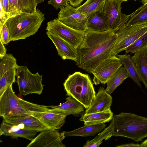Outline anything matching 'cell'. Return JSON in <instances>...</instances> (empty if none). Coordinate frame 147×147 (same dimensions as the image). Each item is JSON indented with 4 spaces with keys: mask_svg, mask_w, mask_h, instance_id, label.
<instances>
[{
    "mask_svg": "<svg viewBox=\"0 0 147 147\" xmlns=\"http://www.w3.org/2000/svg\"><path fill=\"white\" fill-rule=\"evenodd\" d=\"M37 5L36 0H18L19 12L32 13L36 10Z\"/></svg>",
    "mask_w": 147,
    "mask_h": 147,
    "instance_id": "obj_31",
    "label": "cell"
},
{
    "mask_svg": "<svg viewBox=\"0 0 147 147\" xmlns=\"http://www.w3.org/2000/svg\"><path fill=\"white\" fill-rule=\"evenodd\" d=\"M7 50L4 45L0 40V59H2L6 53Z\"/></svg>",
    "mask_w": 147,
    "mask_h": 147,
    "instance_id": "obj_37",
    "label": "cell"
},
{
    "mask_svg": "<svg viewBox=\"0 0 147 147\" xmlns=\"http://www.w3.org/2000/svg\"><path fill=\"white\" fill-rule=\"evenodd\" d=\"M132 57L140 80L147 89V47L135 53Z\"/></svg>",
    "mask_w": 147,
    "mask_h": 147,
    "instance_id": "obj_20",
    "label": "cell"
},
{
    "mask_svg": "<svg viewBox=\"0 0 147 147\" xmlns=\"http://www.w3.org/2000/svg\"><path fill=\"white\" fill-rule=\"evenodd\" d=\"M147 32V24L142 25L124 26L115 33L117 38L112 49L111 56H116L138 38Z\"/></svg>",
    "mask_w": 147,
    "mask_h": 147,
    "instance_id": "obj_7",
    "label": "cell"
},
{
    "mask_svg": "<svg viewBox=\"0 0 147 147\" xmlns=\"http://www.w3.org/2000/svg\"><path fill=\"white\" fill-rule=\"evenodd\" d=\"M113 113L110 109L102 112L84 114L80 120L83 121L84 125H89L109 122L113 119Z\"/></svg>",
    "mask_w": 147,
    "mask_h": 147,
    "instance_id": "obj_22",
    "label": "cell"
},
{
    "mask_svg": "<svg viewBox=\"0 0 147 147\" xmlns=\"http://www.w3.org/2000/svg\"><path fill=\"white\" fill-rule=\"evenodd\" d=\"M147 47V32L138 38L125 50V54L135 53Z\"/></svg>",
    "mask_w": 147,
    "mask_h": 147,
    "instance_id": "obj_30",
    "label": "cell"
},
{
    "mask_svg": "<svg viewBox=\"0 0 147 147\" xmlns=\"http://www.w3.org/2000/svg\"><path fill=\"white\" fill-rule=\"evenodd\" d=\"M0 40L4 45L7 44L11 41L8 28L5 23L0 24Z\"/></svg>",
    "mask_w": 147,
    "mask_h": 147,
    "instance_id": "obj_34",
    "label": "cell"
},
{
    "mask_svg": "<svg viewBox=\"0 0 147 147\" xmlns=\"http://www.w3.org/2000/svg\"><path fill=\"white\" fill-rule=\"evenodd\" d=\"M31 115L9 86L0 97V116L4 119H13Z\"/></svg>",
    "mask_w": 147,
    "mask_h": 147,
    "instance_id": "obj_5",
    "label": "cell"
},
{
    "mask_svg": "<svg viewBox=\"0 0 147 147\" xmlns=\"http://www.w3.org/2000/svg\"><path fill=\"white\" fill-rule=\"evenodd\" d=\"M63 85L66 95L76 99L86 109L89 107L96 94L88 74L76 72L69 75Z\"/></svg>",
    "mask_w": 147,
    "mask_h": 147,
    "instance_id": "obj_4",
    "label": "cell"
},
{
    "mask_svg": "<svg viewBox=\"0 0 147 147\" xmlns=\"http://www.w3.org/2000/svg\"><path fill=\"white\" fill-rule=\"evenodd\" d=\"M112 122L113 135L131 139L138 142L147 137V117L122 112L114 116Z\"/></svg>",
    "mask_w": 147,
    "mask_h": 147,
    "instance_id": "obj_2",
    "label": "cell"
},
{
    "mask_svg": "<svg viewBox=\"0 0 147 147\" xmlns=\"http://www.w3.org/2000/svg\"><path fill=\"white\" fill-rule=\"evenodd\" d=\"M87 30L103 32L109 30L108 23L103 11L96 12L88 18Z\"/></svg>",
    "mask_w": 147,
    "mask_h": 147,
    "instance_id": "obj_21",
    "label": "cell"
},
{
    "mask_svg": "<svg viewBox=\"0 0 147 147\" xmlns=\"http://www.w3.org/2000/svg\"><path fill=\"white\" fill-rule=\"evenodd\" d=\"M147 24V3L144 4L132 13L123 14L121 23L124 26H136Z\"/></svg>",
    "mask_w": 147,
    "mask_h": 147,
    "instance_id": "obj_19",
    "label": "cell"
},
{
    "mask_svg": "<svg viewBox=\"0 0 147 147\" xmlns=\"http://www.w3.org/2000/svg\"><path fill=\"white\" fill-rule=\"evenodd\" d=\"M3 121L8 123L18 125L20 127L36 132L49 129L39 120L31 115L25 117L13 119H4Z\"/></svg>",
    "mask_w": 147,
    "mask_h": 147,
    "instance_id": "obj_17",
    "label": "cell"
},
{
    "mask_svg": "<svg viewBox=\"0 0 147 147\" xmlns=\"http://www.w3.org/2000/svg\"><path fill=\"white\" fill-rule=\"evenodd\" d=\"M52 108L47 112L67 116L78 115L84 111V107L79 102L71 96L66 98V101L57 106H47Z\"/></svg>",
    "mask_w": 147,
    "mask_h": 147,
    "instance_id": "obj_14",
    "label": "cell"
},
{
    "mask_svg": "<svg viewBox=\"0 0 147 147\" xmlns=\"http://www.w3.org/2000/svg\"><path fill=\"white\" fill-rule=\"evenodd\" d=\"M16 76L20 93L25 96L29 94L40 95L42 92L43 85L42 84V75L38 73L32 74L26 65H18Z\"/></svg>",
    "mask_w": 147,
    "mask_h": 147,
    "instance_id": "obj_6",
    "label": "cell"
},
{
    "mask_svg": "<svg viewBox=\"0 0 147 147\" xmlns=\"http://www.w3.org/2000/svg\"><path fill=\"white\" fill-rule=\"evenodd\" d=\"M122 2L119 0H107L103 9L109 30L115 33L119 29L122 19L121 7Z\"/></svg>",
    "mask_w": 147,
    "mask_h": 147,
    "instance_id": "obj_12",
    "label": "cell"
},
{
    "mask_svg": "<svg viewBox=\"0 0 147 147\" xmlns=\"http://www.w3.org/2000/svg\"><path fill=\"white\" fill-rule=\"evenodd\" d=\"M112 102V96L103 88L100 87L91 105L85 111L88 114L103 111L110 109Z\"/></svg>",
    "mask_w": 147,
    "mask_h": 147,
    "instance_id": "obj_15",
    "label": "cell"
},
{
    "mask_svg": "<svg viewBox=\"0 0 147 147\" xmlns=\"http://www.w3.org/2000/svg\"><path fill=\"white\" fill-rule=\"evenodd\" d=\"M0 24H4L11 17V10L8 0H0Z\"/></svg>",
    "mask_w": 147,
    "mask_h": 147,
    "instance_id": "obj_32",
    "label": "cell"
},
{
    "mask_svg": "<svg viewBox=\"0 0 147 147\" xmlns=\"http://www.w3.org/2000/svg\"><path fill=\"white\" fill-rule=\"evenodd\" d=\"M70 4L73 7H77L80 5L84 0H68Z\"/></svg>",
    "mask_w": 147,
    "mask_h": 147,
    "instance_id": "obj_38",
    "label": "cell"
},
{
    "mask_svg": "<svg viewBox=\"0 0 147 147\" xmlns=\"http://www.w3.org/2000/svg\"><path fill=\"white\" fill-rule=\"evenodd\" d=\"M65 137L62 132L48 129L41 131L27 146V147H65L62 141Z\"/></svg>",
    "mask_w": 147,
    "mask_h": 147,
    "instance_id": "obj_11",
    "label": "cell"
},
{
    "mask_svg": "<svg viewBox=\"0 0 147 147\" xmlns=\"http://www.w3.org/2000/svg\"><path fill=\"white\" fill-rule=\"evenodd\" d=\"M105 123L97 124L85 125L84 126L71 131H63L65 137L78 136L87 137L94 136L100 132L105 127Z\"/></svg>",
    "mask_w": 147,
    "mask_h": 147,
    "instance_id": "obj_24",
    "label": "cell"
},
{
    "mask_svg": "<svg viewBox=\"0 0 147 147\" xmlns=\"http://www.w3.org/2000/svg\"><path fill=\"white\" fill-rule=\"evenodd\" d=\"M106 1L87 0L83 4L76 8V9L88 18L96 12L103 11Z\"/></svg>",
    "mask_w": 147,
    "mask_h": 147,
    "instance_id": "obj_25",
    "label": "cell"
},
{
    "mask_svg": "<svg viewBox=\"0 0 147 147\" xmlns=\"http://www.w3.org/2000/svg\"><path fill=\"white\" fill-rule=\"evenodd\" d=\"M0 59V78L7 71L18 65L16 59L11 54H6Z\"/></svg>",
    "mask_w": 147,
    "mask_h": 147,
    "instance_id": "obj_29",
    "label": "cell"
},
{
    "mask_svg": "<svg viewBox=\"0 0 147 147\" xmlns=\"http://www.w3.org/2000/svg\"><path fill=\"white\" fill-rule=\"evenodd\" d=\"M45 14L38 8L32 13L21 12L9 18L5 23L11 41L25 39L35 34L45 20Z\"/></svg>",
    "mask_w": 147,
    "mask_h": 147,
    "instance_id": "obj_3",
    "label": "cell"
},
{
    "mask_svg": "<svg viewBox=\"0 0 147 147\" xmlns=\"http://www.w3.org/2000/svg\"><path fill=\"white\" fill-rule=\"evenodd\" d=\"M11 10V17L19 14L18 7V0H8Z\"/></svg>",
    "mask_w": 147,
    "mask_h": 147,
    "instance_id": "obj_36",
    "label": "cell"
},
{
    "mask_svg": "<svg viewBox=\"0 0 147 147\" xmlns=\"http://www.w3.org/2000/svg\"><path fill=\"white\" fill-rule=\"evenodd\" d=\"M47 34L55 46L58 55L63 59H70L76 62L78 59L77 49L59 36L47 31Z\"/></svg>",
    "mask_w": 147,
    "mask_h": 147,
    "instance_id": "obj_13",
    "label": "cell"
},
{
    "mask_svg": "<svg viewBox=\"0 0 147 147\" xmlns=\"http://www.w3.org/2000/svg\"><path fill=\"white\" fill-rule=\"evenodd\" d=\"M128 77H129V76L126 69L124 67L121 66L107 82V87L105 90L110 94L124 80Z\"/></svg>",
    "mask_w": 147,
    "mask_h": 147,
    "instance_id": "obj_26",
    "label": "cell"
},
{
    "mask_svg": "<svg viewBox=\"0 0 147 147\" xmlns=\"http://www.w3.org/2000/svg\"><path fill=\"white\" fill-rule=\"evenodd\" d=\"M36 3L38 5L39 3H42L45 0H36Z\"/></svg>",
    "mask_w": 147,
    "mask_h": 147,
    "instance_id": "obj_42",
    "label": "cell"
},
{
    "mask_svg": "<svg viewBox=\"0 0 147 147\" xmlns=\"http://www.w3.org/2000/svg\"><path fill=\"white\" fill-rule=\"evenodd\" d=\"M122 65L116 56H110L106 59L91 72L94 75L93 84H105Z\"/></svg>",
    "mask_w": 147,
    "mask_h": 147,
    "instance_id": "obj_10",
    "label": "cell"
},
{
    "mask_svg": "<svg viewBox=\"0 0 147 147\" xmlns=\"http://www.w3.org/2000/svg\"><path fill=\"white\" fill-rule=\"evenodd\" d=\"M57 18L64 24L74 30L83 31L87 30L88 18L70 4L60 9Z\"/></svg>",
    "mask_w": 147,
    "mask_h": 147,
    "instance_id": "obj_9",
    "label": "cell"
},
{
    "mask_svg": "<svg viewBox=\"0 0 147 147\" xmlns=\"http://www.w3.org/2000/svg\"><path fill=\"white\" fill-rule=\"evenodd\" d=\"M113 125L111 121L108 127L98 134L94 139L88 140L83 147H99L102 142L103 140H108L113 136Z\"/></svg>",
    "mask_w": 147,
    "mask_h": 147,
    "instance_id": "obj_27",
    "label": "cell"
},
{
    "mask_svg": "<svg viewBox=\"0 0 147 147\" xmlns=\"http://www.w3.org/2000/svg\"><path fill=\"white\" fill-rule=\"evenodd\" d=\"M46 30L59 36L77 49L84 39L86 31L73 29L62 23L57 18L47 22Z\"/></svg>",
    "mask_w": 147,
    "mask_h": 147,
    "instance_id": "obj_8",
    "label": "cell"
},
{
    "mask_svg": "<svg viewBox=\"0 0 147 147\" xmlns=\"http://www.w3.org/2000/svg\"><path fill=\"white\" fill-rule=\"evenodd\" d=\"M19 99L25 108L31 113L45 112L49 109L47 106L33 104L18 97Z\"/></svg>",
    "mask_w": 147,
    "mask_h": 147,
    "instance_id": "obj_33",
    "label": "cell"
},
{
    "mask_svg": "<svg viewBox=\"0 0 147 147\" xmlns=\"http://www.w3.org/2000/svg\"><path fill=\"white\" fill-rule=\"evenodd\" d=\"M140 145V147H147V139L142 142Z\"/></svg>",
    "mask_w": 147,
    "mask_h": 147,
    "instance_id": "obj_40",
    "label": "cell"
},
{
    "mask_svg": "<svg viewBox=\"0 0 147 147\" xmlns=\"http://www.w3.org/2000/svg\"><path fill=\"white\" fill-rule=\"evenodd\" d=\"M16 67L7 71L0 78V97L6 90L15 82Z\"/></svg>",
    "mask_w": 147,
    "mask_h": 147,
    "instance_id": "obj_28",
    "label": "cell"
},
{
    "mask_svg": "<svg viewBox=\"0 0 147 147\" xmlns=\"http://www.w3.org/2000/svg\"><path fill=\"white\" fill-rule=\"evenodd\" d=\"M37 132L22 128L18 125L8 123L3 120L1 125L0 135L10 136L12 138L21 137L31 141L35 137Z\"/></svg>",
    "mask_w": 147,
    "mask_h": 147,
    "instance_id": "obj_16",
    "label": "cell"
},
{
    "mask_svg": "<svg viewBox=\"0 0 147 147\" xmlns=\"http://www.w3.org/2000/svg\"><path fill=\"white\" fill-rule=\"evenodd\" d=\"M117 38L112 31L95 32L87 30L84 39L77 49L76 65L91 73L100 63L111 56Z\"/></svg>",
    "mask_w": 147,
    "mask_h": 147,
    "instance_id": "obj_1",
    "label": "cell"
},
{
    "mask_svg": "<svg viewBox=\"0 0 147 147\" xmlns=\"http://www.w3.org/2000/svg\"><path fill=\"white\" fill-rule=\"evenodd\" d=\"M120 0L121 1H122V2H123V1H127L129 0ZM134 0V1L140 0L142 2L143 4L147 3V0Z\"/></svg>",
    "mask_w": 147,
    "mask_h": 147,
    "instance_id": "obj_41",
    "label": "cell"
},
{
    "mask_svg": "<svg viewBox=\"0 0 147 147\" xmlns=\"http://www.w3.org/2000/svg\"><path fill=\"white\" fill-rule=\"evenodd\" d=\"M68 3V0H49L48 4L53 5L57 10L65 7Z\"/></svg>",
    "mask_w": 147,
    "mask_h": 147,
    "instance_id": "obj_35",
    "label": "cell"
},
{
    "mask_svg": "<svg viewBox=\"0 0 147 147\" xmlns=\"http://www.w3.org/2000/svg\"><path fill=\"white\" fill-rule=\"evenodd\" d=\"M117 56L124 65L129 76V77L142 89L141 81L138 74L136 65L131 55L125 54L123 55L117 54Z\"/></svg>",
    "mask_w": 147,
    "mask_h": 147,
    "instance_id": "obj_23",
    "label": "cell"
},
{
    "mask_svg": "<svg viewBox=\"0 0 147 147\" xmlns=\"http://www.w3.org/2000/svg\"><path fill=\"white\" fill-rule=\"evenodd\" d=\"M31 115L49 129H60L64 125L66 116L48 112H35Z\"/></svg>",
    "mask_w": 147,
    "mask_h": 147,
    "instance_id": "obj_18",
    "label": "cell"
},
{
    "mask_svg": "<svg viewBox=\"0 0 147 147\" xmlns=\"http://www.w3.org/2000/svg\"><path fill=\"white\" fill-rule=\"evenodd\" d=\"M116 147H140V144L131 143L117 146Z\"/></svg>",
    "mask_w": 147,
    "mask_h": 147,
    "instance_id": "obj_39",
    "label": "cell"
}]
</instances>
